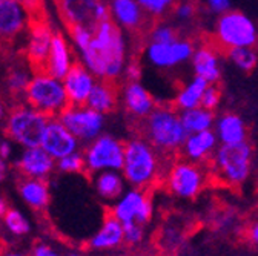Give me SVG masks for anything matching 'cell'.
Segmentation results:
<instances>
[{
    "label": "cell",
    "instance_id": "obj_1",
    "mask_svg": "<svg viewBox=\"0 0 258 256\" xmlns=\"http://www.w3.org/2000/svg\"><path fill=\"white\" fill-rule=\"evenodd\" d=\"M126 52L123 29L108 19L94 26V37L89 48L79 55L82 65L99 80L115 81L123 77Z\"/></svg>",
    "mask_w": 258,
    "mask_h": 256
},
{
    "label": "cell",
    "instance_id": "obj_2",
    "mask_svg": "<svg viewBox=\"0 0 258 256\" xmlns=\"http://www.w3.org/2000/svg\"><path fill=\"white\" fill-rule=\"evenodd\" d=\"M120 172L131 187L146 190L160 174L158 150L145 137L131 138L124 143V159Z\"/></svg>",
    "mask_w": 258,
    "mask_h": 256
},
{
    "label": "cell",
    "instance_id": "obj_3",
    "mask_svg": "<svg viewBox=\"0 0 258 256\" xmlns=\"http://www.w3.org/2000/svg\"><path fill=\"white\" fill-rule=\"evenodd\" d=\"M145 138L163 153H174L181 149L187 132L180 114L169 106H157L142 124Z\"/></svg>",
    "mask_w": 258,
    "mask_h": 256
},
{
    "label": "cell",
    "instance_id": "obj_4",
    "mask_svg": "<svg viewBox=\"0 0 258 256\" xmlns=\"http://www.w3.org/2000/svg\"><path fill=\"white\" fill-rule=\"evenodd\" d=\"M23 100L26 105L43 112L49 118L58 117L70 106L63 80L51 75L45 69H34Z\"/></svg>",
    "mask_w": 258,
    "mask_h": 256
},
{
    "label": "cell",
    "instance_id": "obj_5",
    "mask_svg": "<svg viewBox=\"0 0 258 256\" xmlns=\"http://www.w3.org/2000/svg\"><path fill=\"white\" fill-rule=\"evenodd\" d=\"M49 123V117L43 112L31 108L25 102L10 109L5 118V134L14 144L22 149L37 147L42 144L45 129Z\"/></svg>",
    "mask_w": 258,
    "mask_h": 256
},
{
    "label": "cell",
    "instance_id": "obj_6",
    "mask_svg": "<svg viewBox=\"0 0 258 256\" xmlns=\"http://www.w3.org/2000/svg\"><path fill=\"white\" fill-rule=\"evenodd\" d=\"M253 149L249 141L238 144H221L212 155V170L228 186H241L252 170Z\"/></svg>",
    "mask_w": 258,
    "mask_h": 256
},
{
    "label": "cell",
    "instance_id": "obj_7",
    "mask_svg": "<svg viewBox=\"0 0 258 256\" xmlns=\"http://www.w3.org/2000/svg\"><path fill=\"white\" fill-rule=\"evenodd\" d=\"M214 37L221 48L228 51L234 48H253L258 43V29L249 16L231 10L218 16Z\"/></svg>",
    "mask_w": 258,
    "mask_h": 256
},
{
    "label": "cell",
    "instance_id": "obj_8",
    "mask_svg": "<svg viewBox=\"0 0 258 256\" xmlns=\"http://www.w3.org/2000/svg\"><path fill=\"white\" fill-rule=\"evenodd\" d=\"M85 167L94 175L103 170H121L124 159V143L111 134H102L83 150Z\"/></svg>",
    "mask_w": 258,
    "mask_h": 256
},
{
    "label": "cell",
    "instance_id": "obj_9",
    "mask_svg": "<svg viewBox=\"0 0 258 256\" xmlns=\"http://www.w3.org/2000/svg\"><path fill=\"white\" fill-rule=\"evenodd\" d=\"M57 118L82 144L91 143L105 131V115L94 111L88 105H70Z\"/></svg>",
    "mask_w": 258,
    "mask_h": 256
},
{
    "label": "cell",
    "instance_id": "obj_10",
    "mask_svg": "<svg viewBox=\"0 0 258 256\" xmlns=\"http://www.w3.org/2000/svg\"><path fill=\"white\" fill-rule=\"evenodd\" d=\"M206 183L205 170L192 161H177L166 175V186L172 195L181 200L196 198Z\"/></svg>",
    "mask_w": 258,
    "mask_h": 256
},
{
    "label": "cell",
    "instance_id": "obj_11",
    "mask_svg": "<svg viewBox=\"0 0 258 256\" xmlns=\"http://www.w3.org/2000/svg\"><path fill=\"white\" fill-rule=\"evenodd\" d=\"M109 215L121 224L139 222L142 226H146L154 216V204L145 190L131 187L112 203Z\"/></svg>",
    "mask_w": 258,
    "mask_h": 256
},
{
    "label": "cell",
    "instance_id": "obj_12",
    "mask_svg": "<svg viewBox=\"0 0 258 256\" xmlns=\"http://www.w3.org/2000/svg\"><path fill=\"white\" fill-rule=\"evenodd\" d=\"M196 46L187 39H177L172 43L149 42L145 48V58L154 68L172 69L190 61Z\"/></svg>",
    "mask_w": 258,
    "mask_h": 256
},
{
    "label": "cell",
    "instance_id": "obj_13",
    "mask_svg": "<svg viewBox=\"0 0 258 256\" xmlns=\"http://www.w3.org/2000/svg\"><path fill=\"white\" fill-rule=\"evenodd\" d=\"M26 33H28L26 43H25L26 60L32 66V69H43L52 45V39L55 36V31L48 19L34 16Z\"/></svg>",
    "mask_w": 258,
    "mask_h": 256
},
{
    "label": "cell",
    "instance_id": "obj_14",
    "mask_svg": "<svg viewBox=\"0 0 258 256\" xmlns=\"http://www.w3.org/2000/svg\"><path fill=\"white\" fill-rule=\"evenodd\" d=\"M58 10L63 22L70 28L76 25L95 26L109 19V7L103 0L88 2V0H58Z\"/></svg>",
    "mask_w": 258,
    "mask_h": 256
},
{
    "label": "cell",
    "instance_id": "obj_15",
    "mask_svg": "<svg viewBox=\"0 0 258 256\" xmlns=\"http://www.w3.org/2000/svg\"><path fill=\"white\" fill-rule=\"evenodd\" d=\"M32 13L16 0H0V42H13L28 31Z\"/></svg>",
    "mask_w": 258,
    "mask_h": 256
},
{
    "label": "cell",
    "instance_id": "obj_16",
    "mask_svg": "<svg viewBox=\"0 0 258 256\" xmlns=\"http://www.w3.org/2000/svg\"><path fill=\"white\" fill-rule=\"evenodd\" d=\"M14 166L23 178L36 180H48L57 170L55 159L42 146L22 149Z\"/></svg>",
    "mask_w": 258,
    "mask_h": 256
},
{
    "label": "cell",
    "instance_id": "obj_17",
    "mask_svg": "<svg viewBox=\"0 0 258 256\" xmlns=\"http://www.w3.org/2000/svg\"><path fill=\"white\" fill-rule=\"evenodd\" d=\"M80 141L67 129L57 117L49 118V123L45 129L43 138H42V147L55 159H60L70 153H74L80 150Z\"/></svg>",
    "mask_w": 258,
    "mask_h": 256
},
{
    "label": "cell",
    "instance_id": "obj_18",
    "mask_svg": "<svg viewBox=\"0 0 258 256\" xmlns=\"http://www.w3.org/2000/svg\"><path fill=\"white\" fill-rule=\"evenodd\" d=\"M61 80H63L64 91H67L70 105L82 106V105H86L89 95L99 78H97L85 65L77 61L71 68V71Z\"/></svg>",
    "mask_w": 258,
    "mask_h": 256
},
{
    "label": "cell",
    "instance_id": "obj_19",
    "mask_svg": "<svg viewBox=\"0 0 258 256\" xmlns=\"http://www.w3.org/2000/svg\"><path fill=\"white\" fill-rule=\"evenodd\" d=\"M76 63L77 61H76V55H74L71 43L64 37L63 33H57L55 31V36L52 39V45H51L43 69L57 78H63L71 71V68Z\"/></svg>",
    "mask_w": 258,
    "mask_h": 256
},
{
    "label": "cell",
    "instance_id": "obj_20",
    "mask_svg": "<svg viewBox=\"0 0 258 256\" xmlns=\"http://www.w3.org/2000/svg\"><path fill=\"white\" fill-rule=\"evenodd\" d=\"M121 102L124 111L137 120H145L157 108L151 92L140 81H126L121 89Z\"/></svg>",
    "mask_w": 258,
    "mask_h": 256
},
{
    "label": "cell",
    "instance_id": "obj_21",
    "mask_svg": "<svg viewBox=\"0 0 258 256\" xmlns=\"http://www.w3.org/2000/svg\"><path fill=\"white\" fill-rule=\"evenodd\" d=\"M109 19L123 31H139L145 26L146 14L137 0H109Z\"/></svg>",
    "mask_w": 258,
    "mask_h": 256
},
{
    "label": "cell",
    "instance_id": "obj_22",
    "mask_svg": "<svg viewBox=\"0 0 258 256\" xmlns=\"http://www.w3.org/2000/svg\"><path fill=\"white\" fill-rule=\"evenodd\" d=\"M192 69L196 77L206 80L209 84H217L221 78V61L218 52L209 46L202 45L196 48L190 58Z\"/></svg>",
    "mask_w": 258,
    "mask_h": 256
},
{
    "label": "cell",
    "instance_id": "obj_23",
    "mask_svg": "<svg viewBox=\"0 0 258 256\" xmlns=\"http://www.w3.org/2000/svg\"><path fill=\"white\" fill-rule=\"evenodd\" d=\"M217 147H218V138L214 129H211L197 134H187L181 146V150L189 161L203 163L214 155Z\"/></svg>",
    "mask_w": 258,
    "mask_h": 256
},
{
    "label": "cell",
    "instance_id": "obj_24",
    "mask_svg": "<svg viewBox=\"0 0 258 256\" xmlns=\"http://www.w3.org/2000/svg\"><path fill=\"white\" fill-rule=\"evenodd\" d=\"M123 244V224L114 216L108 215L103 219L100 229L91 236L88 247L95 251H111L117 250Z\"/></svg>",
    "mask_w": 258,
    "mask_h": 256
},
{
    "label": "cell",
    "instance_id": "obj_25",
    "mask_svg": "<svg viewBox=\"0 0 258 256\" xmlns=\"http://www.w3.org/2000/svg\"><path fill=\"white\" fill-rule=\"evenodd\" d=\"M214 132L221 144H238L247 141L246 123L235 112H224L215 118Z\"/></svg>",
    "mask_w": 258,
    "mask_h": 256
},
{
    "label": "cell",
    "instance_id": "obj_26",
    "mask_svg": "<svg viewBox=\"0 0 258 256\" xmlns=\"http://www.w3.org/2000/svg\"><path fill=\"white\" fill-rule=\"evenodd\" d=\"M19 195L22 201L32 210L42 212L49 206L51 201V189L46 180L36 178H23L17 184Z\"/></svg>",
    "mask_w": 258,
    "mask_h": 256
},
{
    "label": "cell",
    "instance_id": "obj_27",
    "mask_svg": "<svg viewBox=\"0 0 258 256\" xmlns=\"http://www.w3.org/2000/svg\"><path fill=\"white\" fill-rule=\"evenodd\" d=\"M92 184L103 201L114 203L126 192V180L120 170H103L92 175Z\"/></svg>",
    "mask_w": 258,
    "mask_h": 256
},
{
    "label": "cell",
    "instance_id": "obj_28",
    "mask_svg": "<svg viewBox=\"0 0 258 256\" xmlns=\"http://www.w3.org/2000/svg\"><path fill=\"white\" fill-rule=\"evenodd\" d=\"M117 102H118V94L114 86V81L97 80L86 105L89 108H92L94 111L106 115L115 109Z\"/></svg>",
    "mask_w": 258,
    "mask_h": 256
},
{
    "label": "cell",
    "instance_id": "obj_29",
    "mask_svg": "<svg viewBox=\"0 0 258 256\" xmlns=\"http://www.w3.org/2000/svg\"><path fill=\"white\" fill-rule=\"evenodd\" d=\"M209 86V83L200 77L194 75L192 80H189L186 84H183L177 95H175V108L178 111H187V109H194L202 106V100H203V94L206 91V88Z\"/></svg>",
    "mask_w": 258,
    "mask_h": 256
},
{
    "label": "cell",
    "instance_id": "obj_30",
    "mask_svg": "<svg viewBox=\"0 0 258 256\" xmlns=\"http://www.w3.org/2000/svg\"><path fill=\"white\" fill-rule=\"evenodd\" d=\"M180 117H181V123H183L187 134L211 131V129H214V124H215L214 111H209L203 106L181 111Z\"/></svg>",
    "mask_w": 258,
    "mask_h": 256
},
{
    "label": "cell",
    "instance_id": "obj_31",
    "mask_svg": "<svg viewBox=\"0 0 258 256\" xmlns=\"http://www.w3.org/2000/svg\"><path fill=\"white\" fill-rule=\"evenodd\" d=\"M32 74H34V71H31L28 66H23V65L14 66L7 75V91L13 95V97L23 99L25 91L31 81Z\"/></svg>",
    "mask_w": 258,
    "mask_h": 256
},
{
    "label": "cell",
    "instance_id": "obj_32",
    "mask_svg": "<svg viewBox=\"0 0 258 256\" xmlns=\"http://www.w3.org/2000/svg\"><path fill=\"white\" fill-rule=\"evenodd\" d=\"M4 229L13 238H23L31 232V222L25 213L17 209H10L7 215L2 218Z\"/></svg>",
    "mask_w": 258,
    "mask_h": 256
},
{
    "label": "cell",
    "instance_id": "obj_33",
    "mask_svg": "<svg viewBox=\"0 0 258 256\" xmlns=\"http://www.w3.org/2000/svg\"><path fill=\"white\" fill-rule=\"evenodd\" d=\"M228 58L234 65L244 72H250L255 69L258 63V55L253 48H234L228 51Z\"/></svg>",
    "mask_w": 258,
    "mask_h": 256
},
{
    "label": "cell",
    "instance_id": "obj_34",
    "mask_svg": "<svg viewBox=\"0 0 258 256\" xmlns=\"http://www.w3.org/2000/svg\"><path fill=\"white\" fill-rule=\"evenodd\" d=\"M184 242V233L181 229H178L177 226H165L163 230L160 233V239H158V244L160 247L163 248L165 251H169V253H174L177 251Z\"/></svg>",
    "mask_w": 258,
    "mask_h": 256
},
{
    "label": "cell",
    "instance_id": "obj_35",
    "mask_svg": "<svg viewBox=\"0 0 258 256\" xmlns=\"http://www.w3.org/2000/svg\"><path fill=\"white\" fill-rule=\"evenodd\" d=\"M94 37V28L92 26H85V25H76L70 28V39L71 45L76 48L79 54L86 51L92 42Z\"/></svg>",
    "mask_w": 258,
    "mask_h": 256
},
{
    "label": "cell",
    "instance_id": "obj_36",
    "mask_svg": "<svg viewBox=\"0 0 258 256\" xmlns=\"http://www.w3.org/2000/svg\"><path fill=\"white\" fill-rule=\"evenodd\" d=\"M55 167L61 174H82L86 170L85 167V156L83 152L77 150L74 153H70L55 161Z\"/></svg>",
    "mask_w": 258,
    "mask_h": 256
},
{
    "label": "cell",
    "instance_id": "obj_37",
    "mask_svg": "<svg viewBox=\"0 0 258 256\" xmlns=\"http://www.w3.org/2000/svg\"><path fill=\"white\" fill-rule=\"evenodd\" d=\"M140 4L142 10L148 17L152 19H160L166 16L174 7L177 0H137Z\"/></svg>",
    "mask_w": 258,
    "mask_h": 256
},
{
    "label": "cell",
    "instance_id": "obj_38",
    "mask_svg": "<svg viewBox=\"0 0 258 256\" xmlns=\"http://www.w3.org/2000/svg\"><path fill=\"white\" fill-rule=\"evenodd\" d=\"M177 39V31L169 23H157L149 31V42L152 43H172Z\"/></svg>",
    "mask_w": 258,
    "mask_h": 256
},
{
    "label": "cell",
    "instance_id": "obj_39",
    "mask_svg": "<svg viewBox=\"0 0 258 256\" xmlns=\"http://www.w3.org/2000/svg\"><path fill=\"white\" fill-rule=\"evenodd\" d=\"M145 239V226L139 222L123 224V241L127 247L140 245Z\"/></svg>",
    "mask_w": 258,
    "mask_h": 256
},
{
    "label": "cell",
    "instance_id": "obj_40",
    "mask_svg": "<svg viewBox=\"0 0 258 256\" xmlns=\"http://www.w3.org/2000/svg\"><path fill=\"white\" fill-rule=\"evenodd\" d=\"M221 103V91L217 84H209L203 94V100H202V106L209 109V111H215Z\"/></svg>",
    "mask_w": 258,
    "mask_h": 256
},
{
    "label": "cell",
    "instance_id": "obj_41",
    "mask_svg": "<svg viewBox=\"0 0 258 256\" xmlns=\"http://www.w3.org/2000/svg\"><path fill=\"white\" fill-rule=\"evenodd\" d=\"M196 13H197L196 5L190 4V2H181V4L174 7V16L181 23L190 22L194 17H196Z\"/></svg>",
    "mask_w": 258,
    "mask_h": 256
},
{
    "label": "cell",
    "instance_id": "obj_42",
    "mask_svg": "<svg viewBox=\"0 0 258 256\" xmlns=\"http://www.w3.org/2000/svg\"><path fill=\"white\" fill-rule=\"evenodd\" d=\"M29 256H64V254H61L55 247H52L48 242H39L32 247Z\"/></svg>",
    "mask_w": 258,
    "mask_h": 256
},
{
    "label": "cell",
    "instance_id": "obj_43",
    "mask_svg": "<svg viewBox=\"0 0 258 256\" xmlns=\"http://www.w3.org/2000/svg\"><path fill=\"white\" fill-rule=\"evenodd\" d=\"M123 77L126 81H140L142 78V66L137 61H131L126 63L124 71H123Z\"/></svg>",
    "mask_w": 258,
    "mask_h": 256
},
{
    "label": "cell",
    "instance_id": "obj_44",
    "mask_svg": "<svg viewBox=\"0 0 258 256\" xmlns=\"http://www.w3.org/2000/svg\"><path fill=\"white\" fill-rule=\"evenodd\" d=\"M208 8L217 14V16H221L224 13L231 11V0H205Z\"/></svg>",
    "mask_w": 258,
    "mask_h": 256
},
{
    "label": "cell",
    "instance_id": "obj_45",
    "mask_svg": "<svg viewBox=\"0 0 258 256\" xmlns=\"http://www.w3.org/2000/svg\"><path fill=\"white\" fill-rule=\"evenodd\" d=\"M16 2H19L20 5L28 8L32 13V16H36L37 13H40L42 8H43V0H16Z\"/></svg>",
    "mask_w": 258,
    "mask_h": 256
},
{
    "label": "cell",
    "instance_id": "obj_46",
    "mask_svg": "<svg viewBox=\"0 0 258 256\" xmlns=\"http://www.w3.org/2000/svg\"><path fill=\"white\" fill-rule=\"evenodd\" d=\"M13 155V141L10 138H5L0 141V158L10 159Z\"/></svg>",
    "mask_w": 258,
    "mask_h": 256
},
{
    "label": "cell",
    "instance_id": "obj_47",
    "mask_svg": "<svg viewBox=\"0 0 258 256\" xmlns=\"http://www.w3.org/2000/svg\"><path fill=\"white\" fill-rule=\"evenodd\" d=\"M247 236H249V241L258 248V219L252 224L249 227V232H247Z\"/></svg>",
    "mask_w": 258,
    "mask_h": 256
},
{
    "label": "cell",
    "instance_id": "obj_48",
    "mask_svg": "<svg viewBox=\"0 0 258 256\" xmlns=\"http://www.w3.org/2000/svg\"><path fill=\"white\" fill-rule=\"evenodd\" d=\"M10 174V164H8V159L0 158V183L5 181V178Z\"/></svg>",
    "mask_w": 258,
    "mask_h": 256
},
{
    "label": "cell",
    "instance_id": "obj_49",
    "mask_svg": "<svg viewBox=\"0 0 258 256\" xmlns=\"http://www.w3.org/2000/svg\"><path fill=\"white\" fill-rule=\"evenodd\" d=\"M10 209H11V207H10L8 201H7V198L0 197V219H2V218L7 215V212H8Z\"/></svg>",
    "mask_w": 258,
    "mask_h": 256
},
{
    "label": "cell",
    "instance_id": "obj_50",
    "mask_svg": "<svg viewBox=\"0 0 258 256\" xmlns=\"http://www.w3.org/2000/svg\"><path fill=\"white\" fill-rule=\"evenodd\" d=\"M8 112H10V109L7 106V103L2 99H0V120H5L7 115H8Z\"/></svg>",
    "mask_w": 258,
    "mask_h": 256
},
{
    "label": "cell",
    "instance_id": "obj_51",
    "mask_svg": "<svg viewBox=\"0 0 258 256\" xmlns=\"http://www.w3.org/2000/svg\"><path fill=\"white\" fill-rule=\"evenodd\" d=\"M0 256H29L17 250H0Z\"/></svg>",
    "mask_w": 258,
    "mask_h": 256
},
{
    "label": "cell",
    "instance_id": "obj_52",
    "mask_svg": "<svg viewBox=\"0 0 258 256\" xmlns=\"http://www.w3.org/2000/svg\"><path fill=\"white\" fill-rule=\"evenodd\" d=\"M64 256H88L86 253H83V251H77V250H73V251H68Z\"/></svg>",
    "mask_w": 258,
    "mask_h": 256
},
{
    "label": "cell",
    "instance_id": "obj_53",
    "mask_svg": "<svg viewBox=\"0 0 258 256\" xmlns=\"http://www.w3.org/2000/svg\"><path fill=\"white\" fill-rule=\"evenodd\" d=\"M172 256H194V254H189V253H175Z\"/></svg>",
    "mask_w": 258,
    "mask_h": 256
},
{
    "label": "cell",
    "instance_id": "obj_54",
    "mask_svg": "<svg viewBox=\"0 0 258 256\" xmlns=\"http://www.w3.org/2000/svg\"><path fill=\"white\" fill-rule=\"evenodd\" d=\"M117 256H136V254H133V253H118Z\"/></svg>",
    "mask_w": 258,
    "mask_h": 256
},
{
    "label": "cell",
    "instance_id": "obj_55",
    "mask_svg": "<svg viewBox=\"0 0 258 256\" xmlns=\"http://www.w3.org/2000/svg\"><path fill=\"white\" fill-rule=\"evenodd\" d=\"M88 2H99V0H88Z\"/></svg>",
    "mask_w": 258,
    "mask_h": 256
}]
</instances>
